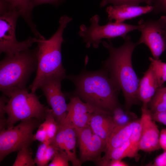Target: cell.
Wrapping results in <instances>:
<instances>
[{
	"label": "cell",
	"mask_w": 166,
	"mask_h": 166,
	"mask_svg": "<svg viewBox=\"0 0 166 166\" xmlns=\"http://www.w3.org/2000/svg\"><path fill=\"white\" fill-rule=\"evenodd\" d=\"M125 42L118 48L114 47L111 41H102L103 45L109 53L108 57L102 63V68L108 73L122 92L125 99V108L129 110L132 106L138 104L139 100L137 90L139 80L132 64L133 51L138 45L132 42L127 35Z\"/></svg>",
	"instance_id": "1"
},
{
	"label": "cell",
	"mask_w": 166,
	"mask_h": 166,
	"mask_svg": "<svg viewBox=\"0 0 166 166\" xmlns=\"http://www.w3.org/2000/svg\"><path fill=\"white\" fill-rule=\"evenodd\" d=\"M66 78L74 85V95L83 101L112 114L120 105L118 96L121 90L103 68L93 71L83 70L77 75Z\"/></svg>",
	"instance_id": "2"
},
{
	"label": "cell",
	"mask_w": 166,
	"mask_h": 166,
	"mask_svg": "<svg viewBox=\"0 0 166 166\" xmlns=\"http://www.w3.org/2000/svg\"><path fill=\"white\" fill-rule=\"evenodd\" d=\"M72 18L66 15L61 17L59 26L54 34L49 39L44 37L38 38L37 68L35 77L29 89L33 93L39 88L42 81L55 75L66 76L62 62L61 46L64 42V30Z\"/></svg>",
	"instance_id": "3"
},
{
	"label": "cell",
	"mask_w": 166,
	"mask_h": 166,
	"mask_svg": "<svg viewBox=\"0 0 166 166\" xmlns=\"http://www.w3.org/2000/svg\"><path fill=\"white\" fill-rule=\"evenodd\" d=\"M37 48L6 54L0 62V89L9 97L13 92L26 88L31 74L37 71Z\"/></svg>",
	"instance_id": "4"
},
{
	"label": "cell",
	"mask_w": 166,
	"mask_h": 166,
	"mask_svg": "<svg viewBox=\"0 0 166 166\" xmlns=\"http://www.w3.org/2000/svg\"><path fill=\"white\" fill-rule=\"evenodd\" d=\"M3 108L8 115L6 128L14 126L18 121L34 118L42 121L45 119L49 108L42 104L35 93H29L27 88L17 90L11 93Z\"/></svg>",
	"instance_id": "5"
},
{
	"label": "cell",
	"mask_w": 166,
	"mask_h": 166,
	"mask_svg": "<svg viewBox=\"0 0 166 166\" xmlns=\"http://www.w3.org/2000/svg\"><path fill=\"white\" fill-rule=\"evenodd\" d=\"M100 18L97 15L92 17L90 19L91 25L87 27L84 25L80 27L79 36L86 43L88 48L92 45L94 48H97L101 43V39L107 38L109 40L117 37H121L124 39L128 33L135 30H138L140 26L132 25L116 22H109L106 24L101 26L99 22Z\"/></svg>",
	"instance_id": "6"
},
{
	"label": "cell",
	"mask_w": 166,
	"mask_h": 166,
	"mask_svg": "<svg viewBox=\"0 0 166 166\" xmlns=\"http://www.w3.org/2000/svg\"><path fill=\"white\" fill-rule=\"evenodd\" d=\"M32 118L22 120L18 125L0 131V160L10 153L18 151L34 141L33 132L41 124Z\"/></svg>",
	"instance_id": "7"
},
{
	"label": "cell",
	"mask_w": 166,
	"mask_h": 166,
	"mask_svg": "<svg viewBox=\"0 0 166 166\" xmlns=\"http://www.w3.org/2000/svg\"><path fill=\"white\" fill-rule=\"evenodd\" d=\"M20 16L15 11L0 9V53L11 54L28 49L37 38L30 37L26 40L19 42L16 38L15 30L17 21Z\"/></svg>",
	"instance_id": "8"
},
{
	"label": "cell",
	"mask_w": 166,
	"mask_h": 166,
	"mask_svg": "<svg viewBox=\"0 0 166 166\" xmlns=\"http://www.w3.org/2000/svg\"><path fill=\"white\" fill-rule=\"evenodd\" d=\"M138 24L139 30L141 33L136 42L146 45L149 49L153 58L159 60V57L166 48V40L163 32L166 28V16H162L158 19H141Z\"/></svg>",
	"instance_id": "9"
},
{
	"label": "cell",
	"mask_w": 166,
	"mask_h": 166,
	"mask_svg": "<svg viewBox=\"0 0 166 166\" xmlns=\"http://www.w3.org/2000/svg\"><path fill=\"white\" fill-rule=\"evenodd\" d=\"M66 77L61 75L49 77L42 81L39 88L45 97L59 125L64 122L67 114L68 104L61 87L62 81Z\"/></svg>",
	"instance_id": "10"
},
{
	"label": "cell",
	"mask_w": 166,
	"mask_h": 166,
	"mask_svg": "<svg viewBox=\"0 0 166 166\" xmlns=\"http://www.w3.org/2000/svg\"><path fill=\"white\" fill-rule=\"evenodd\" d=\"M76 129L81 163L88 161L96 163L101 158L102 153L105 152L106 142L94 133L89 126Z\"/></svg>",
	"instance_id": "11"
},
{
	"label": "cell",
	"mask_w": 166,
	"mask_h": 166,
	"mask_svg": "<svg viewBox=\"0 0 166 166\" xmlns=\"http://www.w3.org/2000/svg\"><path fill=\"white\" fill-rule=\"evenodd\" d=\"M69 98L67 116L65 121L76 129L89 126L91 118L95 113L99 112H107L83 101L77 96H70Z\"/></svg>",
	"instance_id": "12"
},
{
	"label": "cell",
	"mask_w": 166,
	"mask_h": 166,
	"mask_svg": "<svg viewBox=\"0 0 166 166\" xmlns=\"http://www.w3.org/2000/svg\"><path fill=\"white\" fill-rule=\"evenodd\" d=\"M141 110L139 150L148 152L158 150L161 148L159 141L160 132L158 128L152 119V113L148 106L142 105Z\"/></svg>",
	"instance_id": "13"
},
{
	"label": "cell",
	"mask_w": 166,
	"mask_h": 166,
	"mask_svg": "<svg viewBox=\"0 0 166 166\" xmlns=\"http://www.w3.org/2000/svg\"><path fill=\"white\" fill-rule=\"evenodd\" d=\"M77 139L76 129L65 121L59 125L57 133L51 143L65 153L74 166H80L81 164L77 156Z\"/></svg>",
	"instance_id": "14"
},
{
	"label": "cell",
	"mask_w": 166,
	"mask_h": 166,
	"mask_svg": "<svg viewBox=\"0 0 166 166\" xmlns=\"http://www.w3.org/2000/svg\"><path fill=\"white\" fill-rule=\"evenodd\" d=\"M153 7L147 5L142 6L136 5L122 4L110 6L107 7L109 22L114 20L117 23L123 22L125 20L131 19L142 15L152 12Z\"/></svg>",
	"instance_id": "15"
},
{
	"label": "cell",
	"mask_w": 166,
	"mask_h": 166,
	"mask_svg": "<svg viewBox=\"0 0 166 166\" xmlns=\"http://www.w3.org/2000/svg\"><path fill=\"white\" fill-rule=\"evenodd\" d=\"M34 7L32 0H0V8L18 12L24 19L34 35L39 32L32 20V11Z\"/></svg>",
	"instance_id": "16"
},
{
	"label": "cell",
	"mask_w": 166,
	"mask_h": 166,
	"mask_svg": "<svg viewBox=\"0 0 166 166\" xmlns=\"http://www.w3.org/2000/svg\"><path fill=\"white\" fill-rule=\"evenodd\" d=\"M112 115L106 112L96 113L92 116L89 123V126L93 132L106 142L116 126Z\"/></svg>",
	"instance_id": "17"
},
{
	"label": "cell",
	"mask_w": 166,
	"mask_h": 166,
	"mask_svg": "<svg viewBox=\"0 0 166 166\" xmlns=\"http://www.w3.org/2000/svg\"><path fill=\"white\" fill-rule=\"evenodd\" d=\"M160 87L157 79L150 65L140 80L137 90L138 99L143 105H147Z\"/></svg>",
	"instance_id": "18"
},
{
	"label": "cell",
	"mask_w": 166,
	"mask_h": 166,
	"mask_svg": "<svg viewBox=\"0 0 166 166\" xmlns=\"http://www.w3.org/2000/svg\"><path fill=\"white\" fill-rule=\"evenodd\" d=\"M136 121L124 125L115 126L107 141L105 152L119 146L129 139Z\"/></svg>",
	"instance_id": "19"
},
{
	"label": "cell",
	"mask_w": 166,
	"mask_h": 166,
	"mask_svg": "<svg viewBox=\"0 0 166 166\" xmlns=\"http://www.w3.org/2000/svg\"><path fill=\"white\" fill-rule=\"evenodd\" d=\"M58 150L52 144H47L41 143L38 147L34 159L35 164L38 166H48Z\"/></svg>",
	"instance_id": "20"
},
{
	"label": "cell",
	"mask_w": 166,
	"mask_h": 166,
	"mask_svg": "<svg viewBox=\"0 0 166 166\" xmlns=\"http://www.w3.org/2000/svg\"><path fill=\"white\" fill-rule=\"evenodd\" d=\"M152 113L166 111V87H160L148 104Z\"/></svg>",
	"instance_id": "21"
},
{
	"label": "cell",
	"mask_w": 166,
	"mask_h": 166,
	"mask_svg": "<svg viewBox=\"0 0 166 166\" xmlns=\"http://www.w3.org/2000/svg\"><path fill=\"white\" fill-rule=\"evenodd\" d=\"M39 127L46 131L49 143L51 144L59 128V125L55 119L51 109L48 108L46 113L45 121L41 123Z\"/></svg>",
	"instance_id": "22"
},
{
	"label": "cell",
	"mask_w": 166,
	"mask_h": 166,
	"mask_svg": "<svg viewBox=\"0 0 166 166\" xmlns=\"http://www.w3.org/2000/svg\"><path fill=\"white\" fill-rule=\"evenodd\" d=\"M141 134V128L140 119L135 122L132 132L129 140L130 143V152L128 157L134 158L137 161L140 155L138 154Z\"/></svg>",
	"instance_id": "23"
},
{
	"label": "cell",
	"mask_w": 166,
	"mask_h": 166,
	"mask_svg": "<svg viewBox=\"0 0 166 166\" xmlns=\"http://www.w3.org/2000/svg\"><path fill=\"white\" fill-rule=\"evenodd\" d=\"M112 116L116 126L124 125L137 120V115L130 110L124 109L121 105L114 109Z\"/></svg>",
	"instance_id": "24"
},
{
	"label": "cell",
	"mask_w": 166,
	"mask_h": 166,
	"mask_svg": "<svg viewBox=\"0 0 166 166\" xmlns=\"http://www.w3.org/2000/svg\"><path fill=\"white\" fill-rule=\"evenodd\" d=\"M30 145H25L18 151L13 166H34L35 164L32 158Z\"/></svg>",
	"instance_id": "25"
},
{
	"label": "cell",
	"mask_w": 166,
	"mask_h": 166,
	"mask_svg": "<svg viewBox=\"0 0 166 166\" xmlns=\"http://www.w3.org/2000/svg\"><path fill=\"white\" fill-rule=\"evenodd\" d=\"M151 62L150 65L157 79L160 87L166 81V63L160 60H156L151 57H149Z\"/></svg>",
	"instance_id": "26"
},
{
	"label": "cell",
	"mask_w": 166,
	"mask_h": 166,
	"mask_svg": "<svg viewBox=\"0 0 166 166\" xmlns=\"http://www.w3.org/2000/svg\"><path fill=\"white\" fill-rule=\"evenodd\" d=\"M145 2L148 5H152V0H102L100 6L103 7L109 3L113 4V5L122 4H128L138 5L140 3Z\"/></svg>",
	"instance_id": "27"
},
{
	"label": "cell",
	"mask_w": 166,
	"mask_h": 166,
	"mask_svg": "<svg viewBox=\"0 0 166 166\" xmlns=\"http://www.w3.org/2000/svg\"><path fill=\"white\" fill-rule=\"evenodd\" d=\"M68 158L65 154L59 150L55 155L49 166H68L69 165Z\"/></svg>",
	"instance_id": "28"
},
{
	"label": "cell",
	"mask_w": 166,
	"mask_h": 166,
	"mask_svg": "<svg viewBox=\"0 0 166 166\" xmlns=\"http://www.w3.org/2000/svg\"><path fill=\"white\" fill-rule=\"evenodd\" d=\"M3 94L0 98V131L6 128V118L5 117V112L3 108L4 104L6 103L9 99Z\"/></svg>",
	"instance_id": "29"
},
{
	"label": "cell",
	"mask_w": 166,
	"mask_h": 166,
	"mask_svg": "<svg viewBox=\"0 0 166 166\" xmlns=\"http://www.w3.org/2000/svg\"><path fill=\"white\" fill-rule=\"evenodd\" d=\"M152 5L154 14L163 13L166 16V0H152Z\"/></svg>",
	"instance_id": "30"
},
{
	"label": "cell",
	"mask_w": 166,
	"mask_h": 166,
	"mask_svg": "<svg viewBox=\"0 0 166 166\" xmlns=\"http://www.w3.org/2000/svg\"><path fill=\"white\" fill-rule=\"evenodd\" d=\"M33 139L34 141L37 140L41 143L49 144L47 132L44 129L38 127V129L36 133L34 134Z\"/></svg>",
	"instance_id": "31"
},
{
	"label": "cell",
	"mask_w": 166,
	"mask_h": 166,
	"mask_svg": "<svg viewBox=\"0 0 166 166\" xmlns=\"http://www.w3.org/2000/svg\"><path fill=\"white\" fill-rule=\"evenodd\" d=\"M152 119L155 121L166 126V111L154 113H152Z\"/></svg>",
	"instance_id": "32"
},
{
	"label": "cell",
	"mask_w": 166,
	"mask_h": 166,
	"mask_svg": "<svg viewBox=\"0 0 166 166\" xmlns=\"http://www.w3.org/2000/svg\"><path fill=\"white\" fill-rule=\"evenodd\" d=\"M151 165L154 166H166V151L158 156Z\"/></svg>",
	"instance_id": "33"
},
{
	"label": "cell",
	"mask_w": 166,
	"mask_h": 166,
	"mask_svg": "<svg viewBox=\"0 0 166 166\" xmlns=\"http://www.w3.org/2000/svg\"><path fill=\"white\" fill-rule=\"evenodd\" d=\"M159 141L161 148L166 151V128L163 129L160 132Z\"/></svg>",
	"instance_id": "34"
},
{
	"label": "cell",
	"mask_w": 166,
	"mask_h": 166,
	"mask_svg": "<svg viewBox=\"0 0 166 166\" xmlns=\"http://www.w3.org/2000/svg\"><path fill=\"white\" fill-rule=\"evenodd\" d=\"M61 0H32L34 7L42 4H50L53 5L57 4Z\"/></svg>",
	"instance_id": "35"
},
{
	"label": "cell",
	"mask_w": 166,
	"mask_h": 166,
	"mask_svg": "<svg viewBox=\"0 0 166 166\" xmlns=\"http://www.w3.org/2000/svg\"><path fill=\"white\" fill-rule=\"evenodd\" d=\"M106 166H127L128 164L121 160H110L107 164Z\"/></svg>",
	"instance_id": "36"
},
{
	"label": "cell",
	"mask_w": 166,
	"mask_h": 166,
	"mask_svg": "<svg viewBox=\"0 0 166 166\" xmlns=\"http://www.w3.org/2000/svg\"><path fill=\"white\" fill-rule=\"evenodd\" d=\"M163 34L166 40V28L163 31Z\"/></svg>",
	"instance_id": "37"
}]
</instances>
